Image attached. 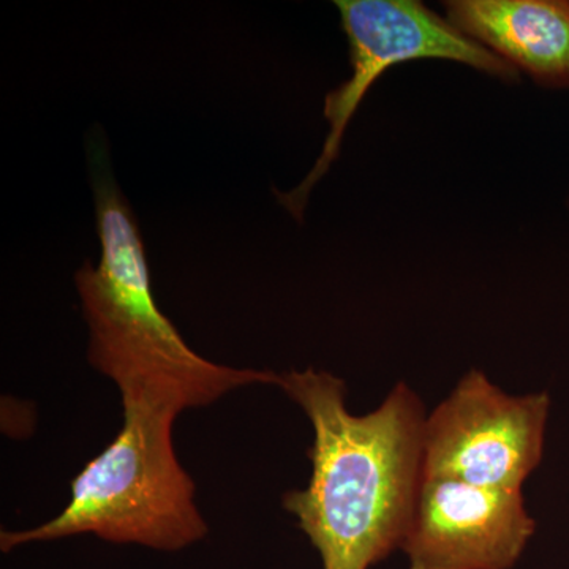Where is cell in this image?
I'll use <instances>...</instances> for the list:
<instances>
[{
    "mask_svg": "<svg viewBox=\"0 0 569 569\" xmlns=\"http://www.w3.org/2000/svg\"><path fill=\"white\" fill-rule=\"evenodd\" d=\"M276 387L313 427L312 477L283 496L323 569H369L406 538L422 481L426 413L399 383L372 413L346 406V383L313 367L277 373Z\"/></svg>",
    "mask_w": 569,
    "mask_h": 569,
    "instance_id": "cell-1",
    "label": "cell"
},
{
    "mask_svg": "<svg viewBox=\"0 0 569 569\" xmlns=\"http://www.w3.org/2000/svg\"><path fill=\"white\" fill-rule=\"evenodd\" d=\"M99 263L74 276L89 325V362L121 396H148L179 410L206 407L233 389L276 385L277 373L208 361L187 346L152 293L140 227L112 178L107 151L92 146Z\"/></svg>",
    "mask_w": 569,
    "mask_h": 569,
    "instance_id": "cell-2",
    "label": "cell"
},
{
    "mask_svg": "<svg viewBox=\"0 0 569 569\" xmlns=\"http://www.w3.org/2000/svg\"><path fill=\"white\" fill-rule=\"evenodd\" d=\"M122 407L121 430L71 481L61 515L33 529L2 530V552L84 533L178 552L208 535L193 479L174 451L173 425L182 411L137 395L122 396Z\"/></svg>",
    "mask_w": 569,
    "mask_h": 569,
    "instance_id": "cell-3",
    "label": "cell"
},
{
    "mask_svg": "<svg viewBox=\"0 0 569 569\" xmlns=\"http://www.w3.org/2000/svg\"><path fill=\"white\" fill-rule=\"evenodd\" d=\"M348 40L351 73L328 92L323 114L329 123L323 149L309 174L277 200L298 222L310 193L339 159L343 134L366 93L391 67L422 59H441L473 67L498 80L519 82L520 73L488 48L456 29L418 0H337Z\"/></svg>",
    "mask_w": 569,
    "mask_h": 569,
    "instance_id": "cell-4",
    "label": "cell"
},
{
    "mask_svg": "<svg viewBox=\"0 0 569 569\" xmlns=\"http://www.w3.org/2000/svg\"><path fill=\"white\" fill-rule=\"evenodd\" d=\"M549 408L548 392L508 396L471 370L426 418L422 477L522 490L542 459Z\"/></svg>",
    "mask_w": 569,
    "mask_h": 569,
    "instance_id": "cell-5",
    "label": "cell"
},
{
    "mask_svg": "<svg viewBox=\"0 0 569 569\" xmlns=\"http://www.w3.org/2000/svg\"><path fill=\"white\" fill-rule=\"evenodd\" d=\"M535 530L522 490L422 477L400 548L410 569H509Z\"/></svg>",
    "mask_w": 569,
    "mask_h": 569,
    "instance_id": "cell-6",
    "label": "cell"
},
{
    "mask_svg": "<svg viewBox=\"0 0 569 569\" xmlns=\"http://www.w3.org/2000/svg\"><path fill=\"white\" fill-rule=\"evenodd\" d=\"M447 20L542 88L569 89V0H451Z\"/></svg>",
    "mask_w": 569,
    "mask_h": 569,
    "instance_id": "cell-7",
    "label": "cell"
},
{
    "mask_svg": "<svg viewBox=\"0 0 569 569\" xmlns=\"http://www.w3.org/2000/svg\"><path fill=\"white\" fill-rule=\"evenodd\" d=\"M568 208H569V197H568Z\"/></svg>",
    "mask_w": 569,
    "mask_h": 569,
    "instance_id": "cell-8",
    "label": "cell"
}]
</instances>
